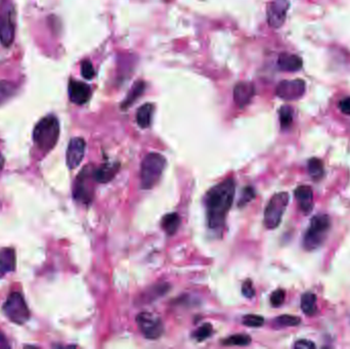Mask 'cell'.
I'll list each match as a JSON object with an SVG mask.
<instances>
[{
  "mask_svg": "<svg viewBox=\"0 0 350 349\" xmlns=\"http://www.w3.org/2000/svg\"><path fill=\"white\" fill-rule=\"evenodd\" d=\"M331 228V219L327 214L315 215L310 223L309 227L306 230L303 238V247L307 251H313L319 248Z\"/></svg>",
  "mask_w": 350,
  "mask_h": 349,
  "instance_id": "4",
  "label": "cell"
},
{
  "mask_svg": "<svg viewBox=\"0 0 350 349\" xmlns=\"http://www.w3.org/2000/svg\"><path fill=\"white\" fill-rule=\"evenodd\" d=\"M301 323L300 317L296 315H290V314H283L275 318L273 325L276 329H283V328H289V327H297Z\"/></svg>",
  "mask_w": 350,
  "mask_h": 349,
  "instance_id": "22",
  "label": "cell"
},
{
  "mask_svg": "<svg viewBox=\"0 0 350 349\" xmlns=\"http://www.w3.org/2000/svg\"><path fill=\"white\" fill-rule=\"evenodd\" d=\"M16 33V11L12 0H0V42L6 47L13 44Z\"/></svg>",
  "mask_w": 350,
  "mask_h": 349,
  "instance_id": "5",
  "label": "cell"
},
{
  "mask_svg": "<svg viewBox=\"0 0 350 349\" xmlns=\"http://www.w3.org/2000/svg\"><path fill=\"white\" fill-rule=\"evenodd\" d=\"M306 85L303 80H284L280 82L276 89V93L279 97L286 100H296L302 97L305 93Z\"/></svg>",
  "mask_w": 350,
  "mask_h": 349,
  "instance_id": "10",
  "label": "cell"
},
{
  "mask_svg": "<svg viewBox=\"0 0 350 349\" xmlns=\"http://www.w3.org/2000/svg\"><path fill=\"white\" fill-rule=\"evenodd\" d=\"M144 90H145V83L144 82H138L133 88L131 89L129 95L127 96V98L125 99V101L123 102L122 104V108L123 109H128V106L133 102L136 101L143 93H144Z\"/></svg>",
  "mask_w": 350,
  "mask_h": 349,
  "instance_id": "26",
  "label": "cell"
},
{
  "mask_svg": "<svg viewBox=\"0 0 350 349\" xmlns=\"http://www.w3.org/2000/svg\"><path fill=\"white\" fill-rule=\"evenodd\" d=\"M0 347H10V345L8 344V340L2 332H0Z\"/></svg>",
  "mask_w": 350,
  "mask_h": 349,
  "instance_id": "36",
  "label": "cell"
},
{
  "mask_svg": "<svg viewBox=\"0 0 350 349\" xmlns=\"http://www.w3.org/2000/svg\"><path fill=\"white\" fill-rule=\"evenodd\" d=\"M119 170L118 163H105L93 170V175L98 183H106L111 181Z\"/></svg>",
  "mask_w": 350,
  "mask_h": 349,
  "instance_id": "16",
  "label": "cell"
},
{
  "mask_svg": "<svg viewBox=\"0 0 350 349\" xmlns=\"http://www.w3.org/2000/svg\"><path fill=\"white\" fill-rule=\"evenodd\" d=\"M286 298V292L283 289H278L271 295V303L274 307L281 306Z\"/></svg>",
  "mask_w": 350,
  "mask_h": 349,
  "instance_id": "30",
  "label": "cell"
},
{
  "mask_svg": "<svg viewBox=\"0 0 350 349\" xmlns=\"http://www.w3.org/2000/svg\"><path fill=\"white\" fill-rule=\"evenodd\" d=\"M4 164H5V159H4V157L2 156V154H0V169L3 168Z\"/></svg>",
  "mask_w": 350,
  "mask_h": 349,
  "instance_id": "37",
  "label": "cell"
},
{
  "mask_svg": "<svg viewBox=\"0 0 350 349\" xmlns=\"http://www.w3.org/2000/svg\"><path fill=\"white\" fill-rule=\"evenodd\" d=\"M289 200V194L286 192L278 193L272 197L264 211V225L266 228L275 229L281 224Z\"/></svg>",
  "mask_w": 350,
  "mask_h": 349,
  "instance_id": "6",
  "label": "cell"
},
{
  "mask_svg": "<svg viewBox=\"0 0 350 349\" xmlns=\"http://www.w3.org/2000/svg\"><path fill=\"white\" fill-rule=\"evenodd\" d=\"M307 169H308L309 175L311 176L313 180H319L325 174L324 163L318 158H311L308 161Z\"/></svg>",
  "mask_w": 350,
  "mask_h": 349,
  "instance_id": "23",
  "label": "cell"
},
{
  "mask_svg": "<svg viewBox=\"0 0 350 349\" xmlns=\"http://www.w3.org/2000/svg\"><path fill=\"white\" fill-rule=\"evenodd\" d=\"M81 74L87 80H90L95 76V71L90 61H84L81 64Z\"/></svg>",
  "mask_w": 350,
  "mask_h": 349,
  "instance_id": "32",
  "label": "cell"
},
{
  "mask_svg": "<svg viewBox=\"0 0 350 349\" xmlns=\"http://www.w3.org/2000/svg\"><path fill=\"white\" fill-rule=\"evenodd\" d=\"M295 198L302 213L308 214L313 208V192L308 185H300L295 190Z\"/></svg>",
  "mask_w": 350,
  "mask_h": 349,
  "instance_id": "15",
  "label": "cell"
},
{
  "mask_svg": "<svg viewBox=\"0 0 350 349\" xmlns=\"http://www.w3.org/2000/svg\"><path fill=\"white\" fill-rule=\"evenodd\" d=\"M290 8L289 0H273L267 7V23L272 28H281L287 18Z\"/></svg>",
  "mask_w": 350,
  "mask_h": 349,
  "instance_id": "11",
  "label": "cell"
},
{
  "mask_svg": "<svg viewBox=\"0 0 350 349\" xmlns=\"http://www.w3.org/2000/svg\"><path fill=\"white\" fill-rule=\"evenodd\" d=\"M339 108L342 113L350 115V97H345L339 102Z\"/></svg>",
  "mask_w": 350,
  "mask_h": 349,
  "instance_id": "35",
  "label": "cell"
},
{
  "mask_svg": "<svg viewBox=\"0 0 350 349\" xmlns=\"http://www.w3.org/2000/svg\"><path fill=\"white\" fill-rule=\"evenodd\" d=\"M16 93V85L12 82L0 81V103Z\"/></svg>",
  "mask_w": 350,
  "mask_h": 349,
  "instance_id": "27",
  "label": "cell"
},
{
  "mask_svg": "<svg viewBox=\"0 0 350 349\" xmlns=\"http://www.w3.org/2000/svg\"><path fill=\"white\" fill-rule=\"evenodd\" d=\"M300 305L303 313L308 316H313L317 313L316 296L311 292H307L302 295Z\"/></svg>",
  "mask_w": 350,
  "mask_h": 349,
  "instance_id": "21",
  "label": "cell"
},
{
  "mask_svg": "<svg viewBox=\"0 0 350 349\" xmlns=\"http://www.w3.org/2000/svg\"><path fill=\"white\" fill-rule=\"evenodd\" d=\"M166 167V158L158 153L148 154L142 162L141 185L144 190L153 189L160 180Z\"/></svg>",
  "mask_w": 350,
  "mask_h": 349,
  "instance_id": "3",
  "label": "cell"
},
{
  "mask_svg": "<svg viewBox=\"0 0 350 349\" xmlns=\"http://www.w3.org/2000/svg\"><path fill=\"white\" fill-rule=\"evenodd\" d=\"M180 225V217L177 213H169L165 215L161 221L163 230L169 236H173Z\"/></svg>",
  "mask_w": 350,
  "mask_h": 349,
  "instance_id": "20",
  "label": "cell"
},
{
  "mask_svg": "<svg viewBox=\"0 0 350 349\" xmlns=\"http://www.w3.org/2000/svg\"><path fill=\"white\" fill-rule=\"evenodd\" d=\"M154 105L152 103L143 104L137 113V122L141 128H148L152 123Z\"/></svg>",
  "mask_w": 350,
  "mask_h": 349,
  "instance_id": "19",
  "label": "cell"
},
{
  "mask_svg": "<svg viewBox=\"0 0 350 349\" xmlns=\"http://www.w3.org/2000/svg\"><path fill=\"white\" fill-rule=\"evenodd\" d=\"M242 293L246 298L251 299L254 297L255 290H254V287H253L251 280H247L244 282V284L242 286Z\"/></svg>",
  "mask_w": 350,
  "mask_h": 349,
  "instance_id": "33",
  "label": "cell"
},
{
  "mask_svg": "<svg viewBox=\"0 0 350 349\" xmlns=\"http://www.w3.org/2000/svg\"><path fill=\"white\" fill-rule=\"evenodd\" d=\"M279 68L287 72H296L302 69L303 61L300 57L290 53H282L278 60Z\"/></svg>",
  "mask_w": 350,
  "mask_h": 349,
  "instance_id": "17",
  "label": "cell"
},
{
  "mask_svg": "<svg viewBox=\"0 0 350 349\" xmlns=\"http://www.w3.org/2000/svg\"><path fill=\"white\" fill-rule=\"evenodd\" d=\"M16 267V253L14 249L5 248L0 250V274L14 272Z\"/></svg>",
  "mask_w": 350,
  "mask_h": 349,
  "instance_id": "18",
  "label": "cell"
},
{
  "mask_svg": "<svg viewBox=\"0 0 350 349\" xmlns=\"http://www.w3.org/2000/svg\"><path fill=\"white\" fill-rule=\"evenodd\" d=\"M255 198V191L252 186H247L244 189L243 194H242V198L239 201V206L243 207L246 204H248L249 202H251L253 199Z\"/></svg>",
  "mask_w": 350,
  "mask_h": 349,
  "instance_id": "31",
  "label": "cell"
},
{
  "mask_svg": "<svg viewBox=\"0 0 350 349\" xmlns=\"http://www.w3.org/2000/svg\"><path fill=\"white\" fill-rule=\"evenodd\" d=\"M255 94V88L252 83L241 82L233 89V99L239 108L246 106Z\"/></svg>",
  "mask_w": 350,
  "mask_h": 349,
  "instance_id": "14",
  "label": "cell"
},
{
  "mask_svg": "<svg viewBox=\"0 0 350 349\" xmlns=\"http://www.w3.org/2000/svg\"><path fill=\"white\" fill-rule=\"evenodd\" d=\"M243 324L250 328H259L263 326L264 318L261 315L257 314H247L243 317Z\"/></svg>",
  "mask_w": 350,
  "mask_h": 349,
  "instance_id": "29",
  "label": "cell"
},
{
  "mask_svg": "<svg viewBox=\"0 0 350 349\" xmlns=\"http://www.w3.org/2000/svg\"><path fill=\"white\" fill-rule=\"evenodd\" d=\"M4 311L12 321L18 325H23L30 316L26 301L22 294L18 292H14L9 296L4 305Z\"/></svg>",
  "mask_w": 350,
  "mask_h": 349,
  "instance_id": "7",
  "label": "cell"
},
{
  "mask_svg": "<svg viewBox=\"0 0 350 349\" xmlns=\"http://www.w3.org/2000/svg\"><path fill=\"white\" fill-rule=\"evenodd\" d=\"M60 136L59 120L55 116H47L38 122L33 132L36 146L43 152H49L55 148Z\"/></svg>",
  "mask_w": 350,
  "mask_h": 349,
  "instance_id": "2",
  "label": "cell"
},
{
  "mask_svg": "<svg viewBox=\"0 0 350 349\" xmlns=\"http://www.w3.org/2000/svg\"><path fill=\"white\" fill-rule=\"evenodd\" d=\"M251 343V337L244 334L230 336L222 341V344L227 346H246Z\"/></svg>",
  "mask_w": 350,
  "mask_h": 349,
  "instance_id": "24",
  "label": "cell"
},
{
  "mask_svg": "<svg viewBox=\"0 0 350 349\" xmlns=\"http://www.w3.org/2000/svg\"><path fill=\"white\" fill-rule=\"evenodd\" d=\"M212 332H213V328L211 324H204L202 327H200L198 330H196L193 333V338H195L199 342H202L208 337H210L212 335Z\"/></svg>",
  "mask_w": 350,
  "mask_h": 349,
  "instance_id": "28",
  "label": "cell"
},
{
  "mask_svg": "<svg viewBox=\"0 0 350 349\" xmlns=\"http://www.w3.org/2000/svg\"><path fill=\"white\" fill-rule=\"evenodd\" d=\"M137 324L141 333L147 339H159L164 333V325L161 317L153 312H141L137 316Z\"/></svg>",
  "mask_w": 350,
  "mask_h": 349,
  "instance_id": "8",
  "label": "cell"
},
{
  "mask_svg": "<svg viewBox=\"0 0 350 349\" xmlns=\"http://www.w3.org/2000/svg\"><path fill=\"white\" fill-rule=\"evenodd\" d=\"M236 193V182L227 178L210 189L205 198L208 226L217 230L224 226Z\"/></svg>",
  "mask_w": 350,
  "mask_h": 349,
  "instance_id": "1",
  "label": "cell"
},
{
  "mask_svg": "<svg viewBox=\"0 0 350 349\" xmlns=\"http://www.w3.org/2000/svg\"><path fill=\"white\" fill-rule=\"evenodd\" d=\"M93 181L96 182L93 169L90 170L88 167L84 168L76 179L73 192L74 198L81 203L89 204L93 198Z\"/></svg>",
  "mask_w": 350,
  "mask_h": 349,
  "instance_id": "9",
  "label": "cell"
},
{
  "mask_svg": "<svg viewBox=\"0 0 350 349\" xmlns=\"http://www.w3.org/2000/svg\"><path fill=\"white\" fill-rule=\"evenodd\" d=\"M294 347L297 349H310L315 348V344L309 340H298L294 344Z\"/></svg>",
  "mask_w": 350,
  "mask_h": 349,
  "instance_id": "34",
  "label": "cell"
},
{
  "mask_svg": "<svg viewBox=\"0 0 350 349\" xmlns=\"http://www.w3.org/2000/svg\"><path fill=\"white\" fill-rule=\"evenodd\" d=\"M85 148L86 144L83 139L74 138L71 140L66 156L67 165L70 169H75L80 165L85 154Z\"/></svg>",
  "mask_w": 350,
  "mask_h": 349,
  "instance_id": "12",
  "label": "cell"
},
{
  "mask_svg": "<svg viewBox=\"0 0 350 349\" xmlns=\"http://www.w3.org/2000/svg\"><path fill=\"white\" fill-rule=\"evenodd\" d=\"M293 109L289 105H284L280 110V122L283 129L289 128L293 123Z\"/></svg>",
  "mask_w": 350,
  "mask_h": 349,
  "instance_id": "25",
  "label": "cell"
},
{
  "mask_svg": "<svg viewBox=\"0 0 350 349\" xmlns=\"http://www.w3.org/2000/svg\"><path fill=\"white\" fill-rule=\"evenodd\" d=\"M69 96L72 102L76 104H83L90 98L91 88L86 83L71 80L69 83Z\"/></svg>",
  "mask_w": 350,
  "mask_h": 349,
  "instance_id": "13",
  "label": "cell"
}]
</instances>
